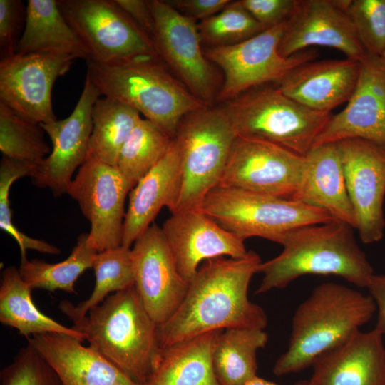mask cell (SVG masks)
I'll use <instances>...</instances> for the list:
<instances>
[{"label":"cell","mask_w":385,"mask_h":385,"mask_svg":"<svg viewBox=\"0 0 385 385\" xmlns=\"http://www.w3.org/2000/svg\"><path fill=\"white\" fill-rule=\"evenodd\" d=\"M261 262L252 250L242 258L220 257L203 262L178 308L158 325L160 347L212 331L265 329L267 315L247 294Z\"/></svg>","instance_id":"1"},{"label":"cell","mask_w":385,"mask_h":385,"mask_svg":"<svg viewBox=\"0 0 385 385\" xmlns=\"http://www.w3.org/2000/svg\"><path fill=\"white\" fill-rule=\"evenodd\" d=\"M282 251L262 262L263 275L257 294L287 287L306 274L335 275L359 287H366L374 271L355 239L353 227L332 220L298 228L289 233Z\"/></svg>","instance_id":"2"},{"label":"cell","mask_w":385,"mask_h":385,"mask_svg":"<svg viewBox=\"0 0 385 385\" xmlns=\"http://www.w3.org/2000/svg\"><path fill=\"white\" fill-rule=\"evenodd\" d=\"M376 310L370 295L334 282L318 285L297 308L287 349L273 373L280 376L312 366L322 354L359 332Z\"/></svg>","instance_id":"3"},{"label":"cell","mask_w":385,"mask_h":385,"mask_svg":"<svg viewBox=\"0 0 385 385\" xmlns=\"http://www.w3.org/2000/svg\"><path fill=\"white\" fill-rule=\"evenodd\" d=\"M72 327L136 383L148 381L161 349L158 325L135 286L111 294Z\"/></svg>","instance_id":"4"},{"label":"cell","mask_w":385,"mask_h":385,"mask_svg":"<svg viewBox=\"0 0 385 385\" xmlns=\"http://www.w3.org/2000/svg\"><path fill=\"white\" fill-rule=\"evenodd\" d=\"M86 62V75L101 95L133 107L173 138L183 117L208 107L175 78L160 58Z\"/></svg>","instance_id":"5"},{"label":"cell","mask_w":385,"mask_h":385,"mask_svg":"<svg viewBox=\"0 0 385 385\" xmlns=\"http://www.w3.org/2000/svg\"><path fill=\"white\" fill-rule=\"evenodd\" d=\"M244 240L252 237L282 244L291 232L334 220L325 211L290 198L217 185L197 208Z\"/></svg>","instance_id":"6"},{"label":"cell","mask_w":385,"mask_h":385,"mask_svg":"<svg viewBox=\"0 0 385 385\" xmlns=\"http://www.w3.org/2000/svg\"><path fill=\"white\" fill-rule=\"evenodd\" d=\"M222 108L237 136L270 142L303 156L332 115L303 106L277 86L252 88Z\"/></svg>","instance_id":"7"},{"label":"cell","mask_w":385,"mask_h":385,"mask_svg":"<svg viewBox=\"0 0 385 385\" xmlns=\"http://www.w3.org/2000/svg\"><path fill=\"white\" fill-rule=\"evenodd\" d=\"M237 135L222 107H205L186 115L175 138L181 157V186L174 211L197 209L217 186Z\"/></svg>","instance_id":"8"},{"label":"cell","mask_w":385,"mask_h":385,"mask_svg":"<svg viewBox=\"0 0 385 385\" xmlns=\"http://www.w3.org/2000/svg\"><path fill=\"white\" fill-rule=\"evenodd\" d=\"M57 4L88 49L89 60L117 63L139 58L160 59L153 40L115 0H57Z\"/></svg>","instance_id":"9"},{"label":"cell","mask_w":385,"mask_h":385,"mask_svg":"<svg viewBox=\"0 0 385 385\" xmlns=\"http://www.w3.org/2000/svg\"><path fill=\"white\" fill-rule=\"evenodd\" d=\"M285 22L242 42L204 51L206 58L224 74L217 98L219 101L226 102L267 83H277L294 67L317 57L316 51L311 48L289 58L279 54L278 48Z\"/></svg>","instance_id":"10"},{"label":"cell","mask_w":385,"mask_h":385,"mask_svg":"<svg viewBox=\"0 0 385 385\" xmlns=\"http://www.w3.org/2000/svg\"><path fill=\"white\" fill-rule=\"evenodd\" d=\"M133 186L116 166L88 157L68 194L91 223L88 245L98 252L122 245L125 201Z\"/></svg>","instance_id":"11"},{"label":"cell","mask_w":385,"mask_h":385,"mask_svg":"<svg viewBox=\"0 0 385 385\" xmlns=\"http://www.w3.org/2000/svg\"><path fill=\"white\" fill-rule=\"evenodd\" d=\"M154 19L153 41L160 58L195 97L211 106L217 83L211 62L201 48L197 24L166 1H148Z\"/></svg>","instance_id":"12"},{"label":"cell","mask_w":385,"mask_h":385,"mask_svg":"<svg viewBox=\"0 0 385 385\" xmlns=\"http://www.w3.org/2000/svg\"><path fill=\"white\" fill-rule=\"evenodd\" d=\"M305 157L279 145L237 136L218 185L292 199Z\"/></svg>","instance_id":"13"},{"label":"cell","mask_w":385,"mask_h":385,"mask_svg":"<svg viewBox=\"0 0 385 385\" xmlns=\"http://www.w3.org/2000/svg\"><path fill=\"white\" fill-rule=\"evenodd\" d=\"M73 56L56 53H15L0 61V101L24 118L38 124L56 120L51 93Z\"/></svg>","instance_id":"14"},{"label":"cell","mask_w":385,"mask_h":385,"mask_svg":"<svg viewBox=\"0 0 385 385\" xmlns=\"http://www.w3.org/2000/svg\"><path fill=\"white\" fill-rule=\"evenodd\" d=\"M101 94L86 75L78 101L66 118L41 125L51 139V153L35 166L31 175L37 187L48 188L55 197L67 192L72 176L88 158L92 133V110Z\"/></svg>","instance_id":"15"},{"label":"cell","mask_w":385,"mask_h":385,"mask_svg":"<svg viewBox=\"0 0 385 385\" xmlns=\"http://www.w3.org/2000/svg\"><path fill=\"white\" fill-rule=\"evenodd\" d=\"M349 0H297L285 22L279 53L289 58L319 46L337 49L346 58L361 61L366 54L347 8Z\"/></svg>","instance_id":"16"},{"label":"cell","mask_w":385,"mask_h":385,"mask_svg":"<svg viewBox=\"0 0 385 385\" xmlns=\"http://www.w3.org/2000/svg\"><path fill=\"white\" fill-rule=\"evenodd\" d=\"M337 143L359 237L365 244L378 242L385 227V148L362 139Z\"/></svg>","instance_id":"17"},{"label":"cell","mask_w":385,"mask_h":385,"mask_svg":"<svg viewBox=\"0 0 385 385\" xmlns=\"http://www.w3.org/2000/svg\"><path fill=\"white\" fill-rule=\"evenodd\" d=\"M134 286L158 325L178 308L189 287L180 274L160 227L153 223L131 249Z\"/></svg>","instance_id":"18"},{"label":"cell","mask_w":385,"mask_h":385,"mask_svg":"<svg viewBox=\"0 0 385 385\" xmlns=\"http://www.w3.org/2000/svg\"><path fill=\"white\" fill-rule=\"evenodd\" d=\"M349 139L385 148V64L380 56L366 53L360 61L357 84L347 105L332 115L312 148Z\"/></svg>","instance_id":"19"},{"label":"cell","mask_w":385,"mask_h":385,"mask_svg":"<svg viewBox=\"0 0 385 385\" xmlns=\"http://www.w3.org/2000/svg\"><path fill=\"white\" fill-rule=\"evenodd\" d=\"M161 229L180 274L189 283L203 262L226 256L242 258L249 252L243 239L197 209L173 213Z\"/></svg>","instance_id":"20"},{"label":"cell","mask_w":385,"mask_h":385,"mask_svg":"<svg viewBox=\"0 0 385 385\" xmlns=\"http://www.w3.org/2000/svg\"><path fill=\"white\" fill-rule=\"evenodd\" d=\"M359 69L360 61L349 58L309 61L290 70L277 86L307 108L331 113L351 98Z\"/></svg>","instance_id":"21"},{"label":"cell","mask_w":385,"mask_h":385,"mask_svg":"<svg viewBox=\"0 0 385 385\" xmlns=\"http://www.w3.org/2000/svg\"><path fill=\"white\" fill-rule=\"evenodd\" d=\"M306 385H385V346L375 329L360 330L319 356Z\"/></svg>","instance_id":"22"},{"label":"cell","mask_w":385,"mask_h":385,"mask_svg":"<svg viewBox=\"0 0 385 385\" xmlns=\"http://www.w3.org/2000/svg\"><path fill=\"white\" fill-rule=\"evenodd\" d=\"M181 157L174 138L165 155L129 192L124 218L122 245L130 247L151 225L160 210L167 207L172 213L181 186Z\"/></svg>","instance_id":"23"},{"label":"cell","mask_w":385,"mask_h":385,"mask_svg":"<svg viewBox=\"0 0 385 385\" xmlns=\"http://www.w3.org/2000/svg\"><path fill=\"white\" fill-rule=\"evenodd\" d=\"M27 341L54 369L61 385H141L73 337L44 333Z\"/></svg>","instance_id":"24"},{"label":"cell","mask_w":385,"mask_h":385,"mask_svg":"<svg viewBox=\"0 0 385 385\" xmlns=\"http://www.w3.org/2000/svg\"><path fill=\"white\" fill-rule=\"evenodd\" d=\"M304 157L303 176L292 199L321 209L334 220L356 229L338 144L314 147Z\"/></svg>","instance_id":"25"},{"label":"cell","mask_w":385,"mask_h":385,"mask_svg":"<svg viewBox=\"0 0 385 385\" xmlns=\"http://www.w3.org/2000/svg\"><path fill=\"white\" fill-rule=\"evenodd\" d=\"M222 330L206 332L160 349L143 385H220L213 353Z\"/></svg>","instance_id":"26"},{"label":"cell","mask_w":385,"mask_h":385,"mask_svg":"<svg viewBox=\"0 0 385 385\" xmlns=\"http://www.w3.org/2000/svg\"><path fill=\"white\" fill-rule=\"evenodd\" d=\"M24 29L16 53H56L86 61L90 53L65 19L57 0H28Z\"/></svg>","instance_id":"27"},{"label":"cell","mask_w":385,"mask_h":385,"mask_svg":"<svg viewBox=\"0 0 385 385\" xmlns=\"http://www.w3.org/2000/svg\"><path fill=\"white\" fill-rule=\"evenodd\" d=\"M33 289L22 279L19 268L6 267L0 285V322L16 329L26 339L44 333H59L83 342V334L48 317L34 304Z\"/></svg>","instance_id":"28"},{"label":"cell","mask_w":385,"mask_h":385,"mask_svg":"<svg viewBox=\"0 0 385 385\" xmlns=\"http://www.w3.org/2000/svg\"><path fill=\"white\" fill-rule=\"evenodd\" d=\"M268 335L262 329L230 328L218 337L213 367L220 385H243L257 376V352L264 348Z\"/></svg>","instance_id":"29"},{"label":"cell","mask_w":385,"mask_h":385,"mask_svg":"<svg viewBox=\"0 0 385 385\" xmlns=\"http://www.w3.org/2000/svg\"><path fill=\"white\" fill-rule=\"evenodd\" d=\"M141 118L137 110L124 103L99 98L92 110L88 157L116 166L123 146Z\"/></svg>","instance_id":"30"},{"label":"cell","mask_w":385,"mask_h":385,"mask_svg":"<svg viewBox=\"0 0 385 385\" xmlns=\"http://www.w3.org/2000/svg\"><path fill=\"white\" fill-rule=\"evenodd\" d=\"M96 282L90 297L75 305L67 300L59 303V309L73 323L80 321L93 308L101 304L111 293L134 286L130 247L120 245L98 252L93 267Z\"/></svg>","instance_id":"31"},{"label":"cell","mask_w":385,"mask_h":385,"mask_svg":"<svg viewBox=\"0 0 385 385\" xmlns=\"http://www.w3.org/2000/svg\"><path fill=\"white\" fill-rule=\"evenodd\" d=\"M87 239L88 233L80 235L68 257L58 263L21 257L19 271L22 279L32 289L61 290L76 294L75 282L86 270L93 267L98 253L88 245Z\"/></svg>","instance_id":"32"},{"label":"cell","mask_w":385,"mask_h":385,"mask_svg":"<svg viewBox=\"0 0 385 385\" xmlns=\"http://www.w3.org/2000/svg\"><path fill=\"white\" fill-rule=\"evenodd\" d=\"M173 139L142 117L123 146L116 167L133 188L165 155Z\"/></svg>","instance_id":"33"},{"label":"cell","mask_w":385,"mask_h":385,"mask_svg":"<svg viewBox=\"0 0 385 385\" xmlns=\"http://www.w3.org/2000/svg\"><path fill=\"white\" fill-rule=\"evenodd\" d=\"M41 124L29 121L0 101V150L3 156L37 165L51 152Z\"/></svg>","instance_id":"34"},{"label":"cell","mask_w":385,"mask_h":385,"mask_svg":"<svg viewBox=\"0 0 385 385\" xmlns=\"http://www.w3.org/2000/svg\"><path fill=\"white\" fill-rule=\"evenodd\" d=\"M198 31L202 41L210 47L233 45L268 29L256 21L240 1H230L215 15L200 21Z\"/></svg>","instance_id":"35"},{"label":"cell","mask_w":385,"mask_h":385,"mask_svg":"<svg viewBox=\"0 0 385 385\" xmlns=\"http://www.w3.org/2000/svg\"><path fill=\"white\" fill-rule=\"evenodd\" d=\"M36 165L3 156L0 162V227L18 243L21 257H26V250L58 255V247L41 240L30 237L18 230L12 222L9 203V190L18 179L31 176Z\"/></svg>","instance_id":"36"},{"label":"cell","mask_w":385,"mask_h":385,"mask_svg":"<svg viewBox=\"0 0 385 385\" xmlns=\"http://www.w3.org/2000/svg\"><path fill=\"white\" fill-rule=\"evenodd\" d=\"M347 11L366 53L381 56L385 48V0H349Z\"/></svg>","instance_id":"37"},{"label":"cell","mask_w":385,"mask_h":385,"mask_svg":"<svg viewBox=\"0 0 385 385\" xmlns=\"http://www.w3.org/2000/svg\"><path fill=\"white\" fill-rule=\"evenodd\" d=\"M0 385H61L54 369L27 343L0 374Z\"/></svg>","instance_id":"38"},{"label":"cell","mask_w":385,"mask_h":385,"mask_svg":"<svg viewBox=\"0 0 385 385\" xmlns=\"http://www.w3.org/2000/svg\"><path fill=\"white\" fill-rule=\"evenodd\" d=\"M26 16V6L21 0H0L1 60L16 53L24 29Z\"/></svg>","instance_id":"39"},{"label":"cell","mask_w":385,"mask_h":385,"mask_svg":"<svg viewBox=\"0 0 385 385\" xmlns=\"http://www.w3.org/2000/svg\"><path fill=\"white\" fill-rule=\"evenodd\" d=\"M297 0H240L245 9L261 24L270 28L286 21Z\"/></svg>","instance_id":"40"},{"label":"cell","mask_w":385,"mask_h":385,"mask_svg":"<svg viewBox=\"0 0 385 385\" xmlns=\"http://www.w3.org/2000/svg\"><path fill=\"white\" fill-rule=\"evenodd\" d=\"M181 14L200 21L207 19L222 11L230 0H168L166 1Z\"/></svg>","instance_id":"41"},{"label":"cell","mask_w":385,"mask_h":385,"mask_svg":"<svg viewBox=\"0 0 385 385\" xmlns=\"http://www.w3.org/2000/svg\"><path fill=\"white\" fill-rule=\"evenodd\" d=\"M140 29L152 40L155 32L154 19L148 1L115 0Z\"/></svg>","instance_id":"42"},{"label":"cell","mask_w":385,"mask_h":385,"mask_svg":"<svg viewBox=\"0 0 385 385\" xmlns=\"http://www.w3.org/2000/svg\"><path fill=\"white\" fill-rule=\"evenodd\" d=\"M366 288L378 309L375 329L385 336V275L373 274Z\"/></svg>","instance_id":"43"},{"label":"cell","mask_w":385,"mask_h":385,"mask_svg":"<svg viewBox=\"0 0 385 385\" xmlns=\"http://www.w3.org/2000/svg\"><path fill=\"white\" fill-rule=\"evenodd\" d=\"M243 385H278L272 381L265 380L255 376L246 381Z\"/></svg>","instance_id":"44"},{"label":"cell","mask_w":385,"mask_h":385,"mask_svg":"<svg viewBox=\"0 0 385 385\" xmlns=\"http://www.w3.org/2000/svg\"><path fill=\"white\" fill-rule=\"evenodd\" d=\"M381 60L383 61V62L385 64V48L381 54V56H380Z\"/></svg>","instance_id":"45"},{"label":"cell","mask_w":385,"mask_h":385,"mask_svg":"<svg viewBox=\"0 0 385 385\" xmlns=\"http://www.w3.org/2000/svg\"><path fill=\"white\" fill-rule=\"evenodd\" d=\"M295 385H306V381H302L295 384Z\"/></svg>","instance_id":"46"}]
</instances>
